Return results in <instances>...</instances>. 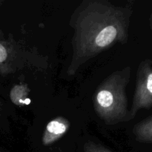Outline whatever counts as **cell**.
<instances>
[{"label": "cell", "mask_w": 152, "mask_h": 152, "mask_svg": "<svg viewBox=\"0 0 152 152\" xmlns=\"http://www.w3.org/2000/svg\"><path fill=\"white\" fill-rule=\"evenodd\" d=\"M30 91L31 89L25 83L15 85L10 91V101L15 105L19 107L28 105L31 102V99L28 98Z\"/></svg>", "instance_id": "cell-7"}, {"label": "cell", "mask_w": 152, "mask_h": 152, "mask_svg": "<svg viewBox=\"0 0 152 152\" xmlns=\"http://www.w3.org/2000/svg\"><path fill=\"white\" fill-rule=\"evenodd\" d=\"M149 25H150V28H151V31H152V13H151L149 16Z\"/></svg>", "instance_id": "cell-9"}, {"label": "cell", "mask_w": 152, "mask_h": 152, "mask_svg": "<svg viewBox=\"0 0 152 152\" xmlns=\"http://www.w3.org/2000/svg\"><path fill=\"white\" fill-rule=\"evenodd\" d=\"M152 107V59H146L140 63L137 71L136 85L131 109L130 120L141 109Z\"/></svg>", "instance_id": "cell-4"}, {"label": "cell", "mask_w": 152, "mask_h": 152, "mask_svg": "<svg viewBox=\"0 0 152 152\" xmlns=\"http://www.w3.org/2000/svg\"><path fill=\"white\" fill-rule=\"evenodd\" d=\"M133 15L131 4L116 5L106 0H84L74 10L69 25L74 30L72 56L67 69L73 77L88 61L114 45L126 44Z\"/></svg>", "instance_id": "cell-1"}, {"label": "cell", "mask_w": 152, "mask_h": 152, "mask_svg": "<svg viewBox=\"0 0 152 152\" xmlns=\"http://www.w3.org/2000/svg\"><path fill=\"white\" fill-rule=\"evenodd\" d=\"M71 128V123L64 117H57L50 120L45 129L42 138L43 145L48 146L64 137Z\"/></svg>", "instance_id": "cell-5"}, {"label": "cell", "mask_w": 152, "mask_h": 152, "mask_svg": "<svg viewBox=\"0 0 152 152\" xmlns=\"http://www.w3.org/2000/svg\"><path fill=\"white\" fill-rule=\"evenodd\" d=\"M83 152H111L108 148L93 141H87L83 145Z\"/></svg>", "instance_id": "cell-8"}, {"label": "cell", "mask_w": 152, "mask_h": 152, "mask_svg": "<svg viewBox=\"0 0 152 152\" xmlns=\"http://www.w3.org/2000/svg\"><path fill=\"white\" fill-rule=\"evenodd\" d=\"M132 133L139 142L152 143V115L137 123Z\"/></svg>", "instance_id": "cell-6"}, {"label": "cell", "mask_w": 152, "mask_h": 152, "mask_svg": "<svg viewBox=\"0 0 152 152\" xmlns=\"http://www.w3.org/2000/svg\"><path fill=\"white\" fill-rule=\"evenodd\" d=\"M131 74L130 66L114 71L99 85L94 94L92 101L95 113L107 125L130 121L126 88Z\"/></svg>", "instance_id": "cell-2"}, {"label": "cell", "mask_w": 152, "mask_h": 152, "mask_svg": "<svg viewBox=\"0 0 152 152\" xmlns=\"http://www.w3.org/2000/svg\"><path fill=\"white\" fill-rule=\"evenodd\" d=\"M48 65L49 58L36 48L28 47L10 37L0 41V74L2 75L25 70L46 71Z\"/></svg>", "instance_id": "cell-3"}, {"label": "cell", "mask_w": 152, "mask_h": 152, "mask_svg": "<svg viewBox=\"0 0 152 152\" xmlns=\"http://www.w3.org/2000/svg\"><path fill=\"white\" fill-rule=\"evenodd\" d=\"M2 35H3L2 32H1V30H0V37H2Z\"/></svg>", "instance_id": "cell-10"}]
</instances>
